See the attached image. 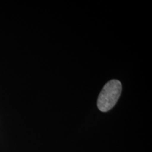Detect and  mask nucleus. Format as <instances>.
<instances>
[{
  "instance_id": "obj_1",
  "label": "nucleus",
  "mask_w": 152,
  "mask_h": 152,
  "mask_svg": "<svg viewBox=\"0 0 152 152\" xmlns=\"http://www.w3.org/2000/svg\"><path fill=\"white\" fill-rule=\"evenodd\" d=\"M122 85L120 81L112 80L107 82L99 94L97 105L99 109L106 112L113 108L120 98Z\"/></svg>"
}]
</instances>
